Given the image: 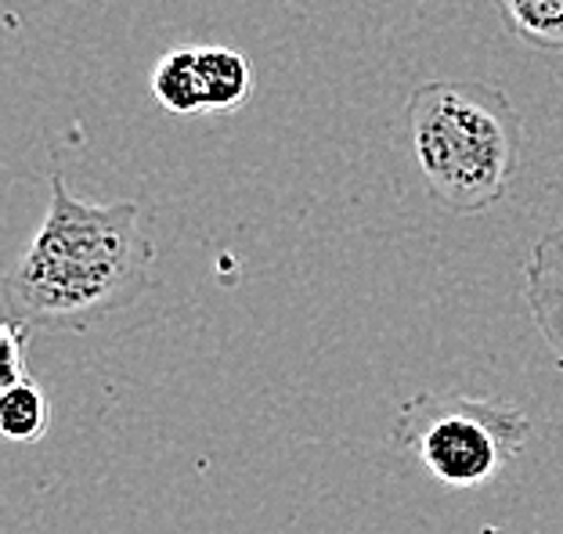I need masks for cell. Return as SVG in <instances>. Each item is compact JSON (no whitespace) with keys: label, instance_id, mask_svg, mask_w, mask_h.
Segmentation results:
<instances>
[{"label":"cell","instance_id":"6da1fadb","mask_svg":"<svg viewBox=\"0 0 563 534\" xmlns=\"http://www.w3.org/2000/svg\"><path fill=\"white\" fill-rule=\"evenodd\" d=\"M156 246L131 199H76L66 174H51L44 224L8 267L4 322L25 333H87L145 297Z\"/></svg>","mask_w":563,"mask_h":534},{"label":"cell","instance_id":"7a4b0ae2","mask_svg":"<svg viewBox=\"0 0 563 534\" xmlns=\"http://www.w3.org/2000/svg\"><path fill=\"white\" fill-rule=\"evenodd\" d=\"M416 167L438 207L477 218L503 202L514 181L523 126L503 87L430 80L405 101Z\"/></svg>","mask_w":563,"mask_h":534},{"label":"cell","instance_id":"3957f363","mask_svg":"<svg viewBox=\"0 0 563 534\" xmlns=\"http://www.w3.org/2000/svg\"><path fill=\"white\" fill-rule=\"evenodd\" d=\"M531 437V419L495 398L459 390L416 393L390 426V444L444 488H484L506 474Z\"/></svg>","mask_w":563,"mask_h":534},{"label":"cell","instance_id":"277c9868","mask_svg":"<svg viewBox=\"0 0 563 534\" xmlns=\"http://www.w3.org/2000/svg\"><path fill=\"white\" fill-rule=\"evenodd\" d=\"M523 300L563 372V224L545 232L523 260Z\"/></svg>","mask_w":563,"mask_h":534},{"label":"cell","instance_id":"5b68a950","mask_svg":"<svg viewBox=\"0 0 563 534\" xmlns=\"http://www.w3.org/2000/svg\"><path fill=\"white\" fill-rule=\"evenodd\" d=\"M199 66V87H202V109L221 116V112H235L253 94V66L250 58L235 47H196Z\"/></svg>","mask_w":563,"mask_h":534},{"label":"cell","instance_id":"8992f818","mask_svg":"<svg viewBox=\"0 0 563 534\" xmlns=\"http://www.w3.org/2000/svg\"><path fill=\"white\" fill-rule=\"evenodd\" d=\"M51 430V401L30 372L0 383V434L11 444H36Z\"/></svg>","mask_w":563,"mask_h":534},{"label":"cell","instance_id":"52a82bcc","mask_svg":"<svg viewBox=\"0 0 563 534\" xmlns=\"http://www.w3.org/2000/svg\"><path fill=\"white\" fill-rule=\"evenodd\" d=\"M152 98L159 101L174 116H199L202 109V87H199V66H196V47H174L152 66L148 76Z\"/></svg>","mask_w":563,"mask_h":534},{"label":"cell","instance_id":"ba28073f","mask_svg":"<svg viewBox=\"0 0 563 534\" xmlns=\"http://www.w3.org/2000/svg\"><path fill=\"white\" fill-rule=\"evenodd\" d=\"M506 30L534 51L563 55V0H495Z\"/></svg>","mask_w":563,"mask_h":534},{"label":"cell","instance_id":"9c48e42d","mask_svg":"<svg viewBox=\"0 0 563 534\" xmlns=\"http://www.w3.org/2000/svg\"><path fill=\"white\" fill-rule=\"evenodd\" d=\"M481 534H503V527H492V524H484Z\"/></svg>","mask_w":563,"mask_h":534}]
</instances>
